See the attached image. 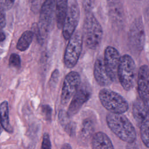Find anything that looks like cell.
<instances>
[{
	"label": "cell",
	"mask_w": 149,
	"mask_h": 149,
	"mask_svg": "<svg viewBox=\"0 0 149 149\" xmlns=\"http://www.w3.org/2000/svg\"><path fill=\"white\" fill-rule=\"evenodd\" d=\"M106 121L110 130L121 140L133 143L136 140V132L132 123L122 113L109 112Z\"/></svg>",
	"instance_id": "cell-1"
},
{
	"label": "cell",
	"mask_w": 149,
	"mask_h": 149,
	"mask_svg": "<svg viewBox=\"0 0 149 149\" xmlns=\"http://www.w3.org/2000/svg\"><path fill=\"white\" fill-rule=\"evenodd\" d=\"M103 35L102 26L92 12L86 13L83 26V40L86 46L91 49H96L100 44Z\"/></svg>",
	"instance_id": "cell-2"
},
{
	"label": "cell",
	"mask_w": 149,
	"mask_h": 149,
	"mask_svg": "<svg viewBox=\"0 0 149 149\" xmlns=\"http://www.w3.org/2000/svg\"><path fill=\"white\" fill-rule=\"evenodd\" d=\"M55 18V0H45L40 10L39 20L37 24L40 44H42L51 31Z\"/></svg>",
	"instance_id": "cell-3"
},
{
	"label": "cell",
	"mask_w": 149,
	"mask_h": 149,
	"mask_svg": "<svg viewBox=\"0 0 149 149\" xmlns=\"http://www.w3.org/2000/svg\"><path fill=\"white\" fill-rule=\"evenodd\" d=\"M136 76V66L131 56L128 54L120 56L118 68L117 77L119 81L126 90L129 91L134 87Z\"/></svg>",
	"instance_id": "cell-4"
},
{
	"label": "cell",
	"mask_w": 149,
	"mask_h": 149,
	"mask_svg": "<svg viewBox=\"0 0 149 149\" xmlns=\"http://www.w3.org/2000/svg\"><path fill=\"white\" fill-rule=\"evenodd\" d=\"M98 97L102 105L110 112L123 113L129 109V104L125 98L111 90L101 89Z\"/></svg>",
	"instance_id": "cell-5"
},
{
	"label": "cell",
	"mask_w": 149,
	"mask_h": 149,
	"mask_svg": "<svg viewBox=\"0 0 149 149\" xmlns=\"http://www.w3.org/2000/svg\"><path fill=\"white\" fill-rule=\"evenodd\" d=\"M69 40L65 51L63 61L65 66L71 69L76 65L82 51V33L79 31H74Z\"/></svg>",
	"instance_id": "cell-6"
},
{
	"label": "cell",
	"mask_w": 149,
	"mask_h": 149,
	"mask_svg": "<svg viewBox=\"0 0 149 149\" xmlns=\"http://www.w3.org/2000/svg\"><path fill=\"white\" fill-rule=\"evenodd\" d=\"M128 40L133 51L140 53L144 48L146 34L143 19L141 16L136 18L132 23L129 33Z\"/></svg>",
	"instance_id": "cell-7"
},
{
	"label": "cell",
	"mask_w": 149,
	"mask_h": 149,
	"mask_svg": "<svg viewBox=\"0 0 149 149\" xmlns=\"http://www.w3.org/2000/svg\"><path fill=\"white\" fill-rule=\"evenodd\" d=\"M80 19V9L77 0H68V5L62 27L65 40H69L74 33Z\"/></svg>",
	"instance_id": "cell-8"
},
{
	"label": "cell",
	"mask_w": 149,
	"mask_h": 149,
	"mask_svg": "<svg viewBox=\"0 0 149 149\" xmlns=\"http://www.w3.org/2000/svg\"><path fill=\"white\" fill-rule=\"evenodd\" d=\"M81 84L80 74L75 71H71L65 76L61 95V102L66 105L71 100L74 94Z\"/></svg>",
	"instance_id": "cell-9"
},
{
	"label": "cell",
	"mask_w": 149,
	"mask_h": 149,
	"mask_svg": "<svg viewBox=\"0 0 149 149\" xmlns=\"http://www.w3.org/2000/svg\"><path fill=\"white\" fill-rule=\"evenodd\" d=\"M91 95V89L87 83L80 84V86L71 98L72 100L66 112L69 117L76 114L83 105L86 102Z\"/></svg>",
	"instance_id": "cell-10"
},
{
	"label": "cell",
	"mask_w": 149,
	"mask_h": 149,
	"mask_svg": "<svg viewBox=\"0 0 149 149\" xmlns=\"http://www.w3.org/2000/svg\"><path fill=\"white\" fill-rule=\"evenodd\" d=\"M120 59V55L116 48L111 46L107 47L104 51L103 61L105 70L112 81L116 79Z\"/></svg>",
	"instance_id": "cell-11"
},
{
	"label": "cell",
	"mask_w": 149,
	"mask_h": 149,
	"mask_svg": "<svg viewBox=\"0 0 149 149\" xmlns=\"http://www.w3.org/2000/svg\"><path fill=\"white\" fill-rule=\"evenodd\" d=\"M109 19L113 26L120 29L125 23V13L121 0H107Z\"/></svg>",
	"instance_id": "cell-12"
},
{
	"label": "cell",
	"mask_w": 149,
	"mask_h": 149,
	"mask_svg": "<svg viewBox=\"0 0 149 149\" xmlns=\"http://www.w3.org/2000/svg\"><path fill=\"white\" fill-rule=\"evenodd\" d=\"M148 66L147 65H142L138 73L137 90L140 98L145 103L148 104Z\"/></svg>",
	"instance_id": "cell-13"
},
{
	"label": "cell",
	"mask_w": 149,
	"mask_h": 149,
	"mask_svg": "<svg viewBox=\"0 0 149 149\" xmlns=\"http://www.w3.org/2000/svg\"><path fill=\"white\" fill-rule=\"evenodd\" d=\"M94 76L97 83L101 86H108L113 82L105 70L101 58H97L94 63Z\"/></svg>",
	"instance_id": "cell-14"
},
{
	"label": "cell",
	"mask_w": 149,
	"mask_h": 149,
	"mask_svg": "<svg viewBox=\"0 0 149 149\" xmlns=\"http://www.w3.org/2000/svg\"><path fill=\"white\" fill-rule=\"evenodd\" d=\"M132 113L137 124L139 125L148 118V104L140 98H137L133 103Z\"/></svg>",
	"instance_id": "cell-15"
},
{
	"label": "cell",
	"mask_w": 149,
	"mask_h": 149,
	"mask_svg": "<svg viewBox=\"0 0 149 149\" xmlns=\"http://www.w3.org/2000/svg\"><path fill=\"white\" fill-rule=\"evenodd\" d=\"M91 147L94 149L114 148L109 137L102 132H98L93 134L91 139Z\"/></svg>",
	"instance_id": "cell-16"
},
{
	"label": "cell",
	"mask_w": 149,
	"mask_h": 149,
	"mask_svg": "<svg viewBox=\"0 0 149 149\" xmlns=\"http://www.w3.org/2000/svg\"><path fill=\"white\" fill-rule=\"evenodd\" d=\"M68 5V0H55V19L59 29L62 27Z\"/></svg>",
	"instance_id": "cell-17"
},
{
	"label": "cell",
	"mask_w": 149,
	"mask_h": 149,
	"mask_svg": "<svg viewBox=\"0 0 149 149\" xmlns=\"http://www.w3.org/2000/svg\"><path fill=\"white\" fill-rule=\"evenodd\" d=\"M58 118L65 131L70 136L74 135L76 130V124L70 119L66 112L63 109L61 110L59 112Z\"/></svg>",
	"instance_id": "cell-18"
},
{
	"label": "cell",
	"mask_w": 149,
	"mask_h": 149,
	"mask_svg": "<svg viewBox=\"0 0 149 149\" xmlns=\"http://www.w3.org/2000/svg\"><path fill=\"white\" fill-rule=\"evenodd\" d=\"M0 122L2 127L8 132L12 133L13 128L9 122L8 103L5 101L0 105Z\"/></svg>",
	"instance_id": "cell-19"
},
{
	"label": "cell",
	"mask_w": 149,
	"mask_h": 149,
	"mask_svg": "<svg viewBox=\"0 0 149 149\" xmlns=\"http://www.w3.org/2000/svg\"><path fill=\"white\" fill-rule=\"evenodd\" d=\"M34 37V34L32 31H24L16 45V48L20 51H26L31 44Z\"/></svg>",
	"instance_id": "cell-20"
},
{
	"label": "cell",
	"mask_w": 149,
	"mask_h": 149,
	"mask_svg": "<svg viewBox=\"0 0 149 149\" xmlns=\"http://www.w3.org/2000/svg\"><path fill=\"white\" fill-rule=\"evenodd\" d=\"M94 132V124L91 119H85L82 123L81 129V136L83 139H89Z\"/></svg>",
	"instance_id": "cell-21"
},
{
	"label": "cell",
	"mask_w": 149,
	"mask_h": 149,
	"mask_svg": "<svg viewBox=\"0 0 149 149\" xmlns=\"http://www.w3.org/2000/svg\"><path fill=\"white\" fill-rule=\"evenodd\" d=\"M140 137L142 142L147 148H149V119L148 118L144 120L140 125Z\"/></svg>",
	"instance_id": "cell-22"
},
{
	"label": "cell",
	"mask_w": 149,
	"mask_h": 149,
	"mask_svg": "<svg viewBox=\"0 0 149 149\" xmlns=\"http://www.w3.org/2000/svg\"><path fill=\"white\" fill-rule=\"evenodd\" d=\"M9 65L15 68L19 69L21 66V60L19 55L12 54L10 55L9 60Z\"/></svg>",
	"instance_id": "cell-23"
},
{
	"label": "cell",
	"mask_w": 149,
	"mask_h": 149,
	"mask_svg": "<svg viewBox=\"0 0 149 149\" xmlns=\"http://www.w3.org/2000/svg\"><path fill=\"white\" fill-rule=\"evenodd\" d=\"M41 111L44 115L45 119L47 120H51V114H52V109L48 105H43L41 107Z\"/></svg>",
	"instance_id": "cell-24"
},
{
	"label": "cell",
	"mask_w": 149,
	"mask_h": 149,
	"mask_svg": "<svg viewBox=\"0 0 149 149\" xmlns=\"http://www.w3.org/2000/svg\"><path fill=\"white\" fill-rule=\"evenodd\" d=\"M51 148V143L49 135L47 133H44L42 137L41 148L50 149Z\"/></svg>",
	"instance_id": "cell-25"
},
{
	"label": "cell",
	"mask_w": 149,
	"mask_h": 149,
	"mask_svg": "<svg viewBox=\"0 0 149 149\" xmlns=\"http://www.w3.org/2000/svg\"><path fill=\"white\" fill-rule=\"evenodd\" d=\"M15 0H0V6H1L5 10L10 9Z\"/></svg>",
	"instance_id": "cell-26"
},
{
	"label": "cell",
	"mask_w": 149,
	"mask_h": 149,
	"mask_svg": "<svg viewBox=\"0 0 149 149\" xmlns=\"http://www.w3.org/2000/svg\"><path fill=\"white\" fill-rule=\"evenodd\" d=\"M6 24V16L5 10L0 6V30H1Z\"/></svg>",
	"instance_id": "cell-27"
},
{
	"label": "cell",
	"mask_w": 149,
	"mask_h": 149,
	"mask_svg": "<svg viewBox=\"0 0 149 149\" xmlns=\"http://www.w3.org/2000/svg\"><path fill=\"white\" fill-rule=\"evenodd\" d=\"M58 77H59V71L58 69H55L51 74V77L50 79V83H51V85L55 84L58 80Z\"/></svg>",
	"instance_id": "cell-28"
},
{
	"label": "cell",
	"mask_w": 149,
	"mask_h": 149,
	"mask_svg": "<svg viewBox=\"0 0 149 149\" xmlns=\"http://www.w3.org/2000/svg\"><path fill=\"white\" fill-rule=\"evenodd\" d=\"M83 9H84L86 13L91 11L92 5L90 0H84V1L83 2Z\"/></svg>",
	"instance_id": "cell-29"
},
{
	"label": "cell",
	"mask_w": 149,
	"mask_h": 149,
	"mask_svg": "<svg viewBox=\"0 0 149 149\" xmlns=\"http://www.w3.org/2000/svg\"><path fill=\"white\" fill-rule=\"evenodd\" d=\"M30 3L32 5V6H34L35 5H38L37 4L39 3L40 0H29Z\"/></svg>",
	"instance_id": "cell-30"
},
{
	"label": "cell",
	"mask_w": 149,
	"mask_h": 149,
	"mask_svg": "<svg viewBox=\"0 0 149 149\" xmlns=\"http://www.w3.org/2000/svg\"><path fill=\"white\" fill-rule=\"evenodd\" d=\"M5 39V35L3 32L0 30V42L3 41Z\"/></svg>",
	"instance_id": "cell-31"
},
{
	"label": "cell",
	"mask_w": 149,
	"mask_h": 149,
	"mask_svg": "<svg viewBox=\"0 0 149 149\" xmlns=\"http://www.w3.org/2000/svg\"><path fill=\"white\" fill-rule=\"evenodd\" d=\"M62 148H72V147L69 144H64L62 146Z\"/></svg>",
	"instance_id": "cell-32"
},
{
	"label": "cell",
	"mask_w": 149,
	"mask_h": 149,
	"mask_svg": "<svg viewBox=\"0 0 149 149\" xmlns=\"http://www.w3.org/2000/svg\"><path fill=\"white\" fill-rule=\"evenodd\" d=\"M1 129H2V126H1V122H0V133L1 132Z\"/></svg>",
	"instance_id": "cell-33"
},
{
	"label": "cell",
	"mask_w": 149,
	"mask_h": 149,
	"mask_svg": "<svg viewBox=\"0 0 149 149\" xmlns=\"http://www.w3.org/2000/svg\"><path fill=\"white\" fill-rule=\"evenodd\" d=\"M134 1H141V0H134Z\"/></svg>",
	"instance_id": "cell-34"
}]
</instances>
